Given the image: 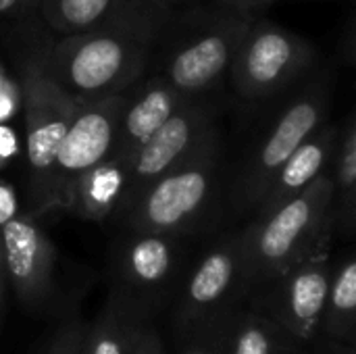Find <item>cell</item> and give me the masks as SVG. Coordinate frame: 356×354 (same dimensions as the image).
Wrapping results in <instances>:
<instances>
[{"label":"cell","instance_id":"cell-28","mask_svg":"<svg viewBox=\"0 0 356 354\" xmlns=\"http://www.w3.org/2000/svg\"><path fill=\"white\" fill-rule=\"evenodd\" d=\"M6 271H4V259H2V246H0V313L4 305V294H6Z\"/></svg>","mask_w":356,"mask_h":354},{"label":"cell","instance_id":"cell-20","mask_svg":"<svg viewBox=\"0 0 356 354\" xmlns=\"http://www.w3.org/2000/svg\"><path fill=\"white\" fill-rule=\"evenodd\" d=\"M356 325V261L346 255L332 265V280L321 313L319 330L332 340H355Z\"/></svg>","mask_w":356,"mask_h":354},{"label":"cell","instance_id":"cell-22","mask_svg":"<svg viewBox=\"0 0 356 354\" xmlns=\"http://www.w3.org/2000/svg\"><path fill=\"white\" fill-rule=\"evenodd\" d=\"M234 313V309H227L188 328L179 354H225Z\"/></svg>","mask_w":356,"mask_h":354},{"label":"cell","instance_id":"cell-6","mask_svg":"<svg viewBox=\"0 0 356 354\" xmlns=\"http://www.w3.org/2000/svg\"><path fill=\"white\" fill-rule=\"evenodd\" d=\"M19 88L25 115L27 215L40 217L50 211L52 163L79 102L48 79L33 58L23 67Z\"/></svg>","mask_w":356,"mask_h":354},{"label":"cell","instance_id":"cell-30","mask_svg":"<svg viewBox=\"0 0 356 354\" xmlns=\"http://www.w3.org/2000/svg\"><path fill=\"white\" fill-rule=\"evenodd\" d=\"M21 4V0H0V13H4V10H13L15 6H19Z\"/></svg>","mask_w":356,"mask_h":354},{"label":"cell","instance_id":"cell-17","mask_svg":"<svg viewBox=\"0 0 356 354\" xmlns=\"http://www.w3.org/2000/svg\"><path fill=\"white\" fill-rule=\"evenodd\" d=\"M146 305L136 294L113 290L100 315L83 328L81 354H131L134 344L146 328Z\"/></svg>","mask_w":356,"mask_h":354},{"label":"cell","instance_id":"cell-21","mask_svg":"<svg viewBox=\"0 0 356 354\" xmlns=\"http://www.w3.org/2000/svg\"><path fill=\"white\" fill-rule=\"evenodd\" d=\"M292 340L267 313H234L225 354H288Z\"/></svg>","mask_w":356,"mask_h":354},{"label":"cell","instance_id":"cell-26","mask_svg":"<svg viewBox=\"0 0 356 354\" xmlns=\"http://www.w3.org/2000/svg\"><path fill=\"white\" fill-rule=\"evenodd\" d=\"M131 354H165V351H163V342L156 336V332L146 325L142 330V334L138 336Z\"/></svg>","mask_w":356,"mask_h":354},{"label":"cell","instance_id":"cell-9","mask_svg":"<svg viewBox=\"0 0 356 354\" xmlns=\"http://www.w3.org/2000/svg\"><path fill=\"white\" fill-rule=\"evenodd\" d=\"M215 131V111L202 96L188 98L131 156L127 188L117 213L156 177L188 161Z\"/></svg>","mask_w":356,"mask_h":354},{"label":"cell","instance_id":"cell-23","mask_svg":"<svg viewBox=\"0 0 356 354\" xmlns=\"http://www.w3.org/2000/svg\"><path fill=\"white\" fill-rule=\"evenodd\" d=\"M81 338L83 325L77 319H71L65 325H60L46 354H81Z\"/></svg>","mask_w":356,"mask_h":354},{"label":"cell","instance_id":"cell-5","mask_svg":"<svg viewBox=\"0 0 356 354\" xmlns=\"http://www.w3.org/2000/svg\"><path fill=\"white\" fill-rule=\"evenodd\" d=\"M315 58L309 40L252 17L238 42L227 75L242 100L259 102L294 88L313 69Z\"/></svg>","mask_w":356,"mask_h":354},{"label":"cell","instance_id":"cell-13","mask_svg":"<svg viewBox=\"0 0 356 354\" xmlns=\"http://www.w3.org/2000/svg\"><path fill=\"white\" fill-rule=\"evenodd\" d=\"M181 240L184 236L159 232H127L115 255L123 288L138 298L167 292L181 269Z\"/></svg>","mask_w":356,"mask_h":354},{"label":"cell","instance_id":"cell-19","mask_svg":"<svg viewBox=\"0 0 356 354\" xmlns=\"http://www.w3.org/2000/svg\"><path fill=\"white\" fill-rule=\"evenodd\" d=\"M330 175L334 182V225L350 236L356 219V119L353 115L340 127Z\"/></svg>","mask_w":356,"mask_h":354},{"label":"cell","instance_id":"cell-10","mask_svg":"<svg viewBox=\"0 0 356 354\" xmlns=\"http://www.w3.org/2000/svg\"><path fill=\"white\" fill-rule=\"evenodd\" d=\"M332 280L330 248H321L298 261L267 286V315L294 340H311L319 332Z\"/></svg>","mask_w":356,"mask_h":354},{"label":"cell","instance_id":"cell-25","mask_svg":"<svg viewBox=\"0 0 356 354\" xmlns=\"http://www.w3.org/2000/svg\"><path fill=\"white\" fill-rule=\"evenodd\" d=\"M17 215H21L17 192L8 182L0 179V227L8 223L10 219H15Z\"/></svg>","mask_w":356,"mask_h":354},{"label":"cell","instance_id":"cell-12","mask_svg":"<svg viewBox=\"0 0 356 354\" xmlns=\"http://www.w3.org/2000/svg\"><path fill=\"white\" fill-rule=\"evenodd\" d=\"M0 246L6 282L19 303L40 309L52 292L56 250L35 217L21 213L0 227Z\"/></svg>","mask_w":356,"mask_h":354},{"label":"cell","instance_id":"cell-7","mask_svg":"<svg viewBox=\"0 0 356 354\" xmlns=\"http://www.w3.org/2000/svg\"><path fill=\"white\" fill-rule=\"evenodd\" d=\"M254 13L223 6V13L200 33L181 42L169 56L163 77L186 98H200L227 75L238 42Z\"/></svg>","mask_w":356,"mask_h":354},{"label":"cell","instance_id":"cell-8","mask_svg":"<svg viewBox=\"0 0 356 354\" xmlns=\"http://www.w3.org/2000/svg\"><path fill=\"white\" fill-rule=\"evenodd\" d=\"M125 96L127 92L94 102H79L75 108L50 171V211H69L79 175L111 154Z\"/></svg>","mask_w":356,"mask_h":354},{"label":"cell","instance_id":"cell-32","mask_svg":"<svg viewBox=\"0 0 356 354\" xmlns=\"http://www.w3.org/2000/svg\"><path fill=\"white\" fill-rule=\"evenodd\" d=\"M161 2H184V0H161Z\"/></svg>","mask_w":356,"mask_h":354},{"label":"cell","instance_id":"cell-27","mask_svg":"<svg viewBox=\"0 0 356 354\" xmlns=\"http://www.w3.org/2000/svg\"><path fill=\"white\" fill-rule=\"evenodd\" d=\"M223 6H234V8H242V10H250L254 13L257 8H265L273 2H280V0H221Z\"/></svg>","mask_w":356,"mask_h":354},{"label":"cell","instance_id":"cell-4","mask_svg":"<svg viewBox=\"0 0 356 354\" xmlns=\"http://www.w3.org/2000/svg\"><path fill=\"white\" fill-rule=\"evenodd\" d=\"M330 106L332 77L327 71H319L294 92L290 102L250 148L236 182L232 184L229 204L236 213L254 215L282 165L321 123L330 119Z\"/></svg>","mask_w":356,"mask_h":354},{"label":"cell","instance_id":"cell-29","mask_svg":"<svg viewBox=\"0 0 356 354\" xmlns=\"http://www.w3.org/2000/svg\"><path fill=\"white\" fill-rule=\"evenodd\" d=\"M13 83H15V81H13V79H10L8 75H6V71H4V69L0 67V94H2V92H4L6 88H10Z\"/></svg>","mask_w":356,"mask_h":354},{"label":"cell","instance_id":"cell-2","mask_svg":"<svg viewBox=\"0 0 356 354\" xmlns=\"http://www.w3.org/2000/svg\"><path fill=\"white\" fill-rule=\"evenodd\" d=\"M159 31L156 27H113L60 35L33 61L67 96L94 102L138 83Z\"/></svg>","mask_w":356,"mask_h":354},{"label":"cell","instance_id":"cell-11","mask_svg":"<svg viewBox=\"0 0 356 354\" xmlns=\"http://www.w3.org/2000/svg\"><path fill=\"white\" fill-rule=\"evenodd\" d=\"M240 232L219 238L192 267L177 305V328L186 332L194 323L232 309L244 294Z\"/></svg>","mask_w":356,"mask_h":354},{"label":"cell","instance_id":"cell-3","mask_svg":"<svg viewBox=\"0 0 356 354\" xmlns=\"http://www.w3.org/2000/svg\"><path fill=\"white\" fill-rule=\"evenodd\" d=\"M221 136L215 131L188 161L156 177L117 217L127 232L188 236L204 223L219 190Z\"/></svg>","mask_w":356,"mask_h":354},{"label":"cell","instance_id":"cell-16","mask_svg":"<svg viewBox=\"0 0 356 354\" xmlns=\"http://www.w3.org/2000/svg\"><path fill=\"white\" fill-rule=\"evenodd\" d=\"M338 134H340L338 123H334V121L321 123L290 154V159L275 173L271 186L267 188V192L254 213L269 211V209L286 202L288 198L302 192L317 175H321L330 167V161H332V154H334V148L338 142Z\"/></svg>","mask_w":356,"mask_h":354},{"label":"cell","instance_id":"cell-31","mask_svg":"<svg viewBox=\"0 0 356 354\" xmlns=\"http://www.w3.org/2000/svg\"><path fill=\"white\" fill-rule=\"evenodd\" d=\"M336 354H355L353 346H346V348H336Z\"/></svg>","mask_w":356,"mask_h":354},{"label":"cell","instance_id":"cell-15","mask_svg":"<svg viewBox=\"0 0 356 354\" xmlns=\"http://www.w3.org/2000/svg\"><path fill=\"white\" fill-rule=\"evenodd\" d=\"M188 98L181 96L163 75H154L144 81L134 94L125 96L115 142L111 154L123 159L125 163L140 150V146L186 102Z\"/></svg>","mask_w":356,"mask_h":354},{"label":"cell","instance_id":"cell-18","mask_svg":"<svg viewBox=\"0 0 356 354\" xmlns=\"http://www.w3.org/2000/svg\"><path fill=\"white\" fill-rule=\"evenodd\" d=\"M129 177V163L108 154L79 175L69 211L86 221H104L117 213Z\"/></svg>","mask_w":356,"mask_h":354},{"label":"cell","instance_id":"cell-24","mask_svg":"<svg viewBox=\"0 0 356 354\" xmlns=\"http://www.w3.org/2000/svg\"><path fill=\"white\" fill-rule=\"evenodd\" d=\"M21 142L17 131L8 123H0V171L19 154Z\"/></svg>","mask_w":356,"mask_h":354},{"label":"cell","instance_id":"cell-1","mask_svg":"<svg viewBox=\"0 0 356 354\" xmlns=\"http://www.w3.org/2000/svg\"><path fill=\"white\" fill-rule=\"evenodd\" d=\"M334 232V182L327 167L296 196L254 213L240 232L244 290L267 286L298 261L330 248Z\"/></svg>","mask_w":356,"mask_h":354},{"label":"cell","instance_id":"cell-14","mask_svg":"<svg viewBox=\"0 0 356 354\" xmlns=\"http://www.w3.org/2000/svg\"><path fill=\"white\" fill-rule=\"evenodd\" d=\"M48 25L60 35L113 27H156L167 21L161 0H40Z\"/></svg>","mask_w":356,"mask_h":354}]
</instances>
